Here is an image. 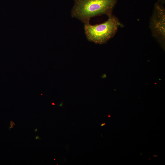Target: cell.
Wrapping results in <instances>:
<instances>
[{
    "instance_id": "cell-2",
    "label": "cell",
    "mask_w": 165,
    "mask_h": 165,
    "mask_svg": "<svg viewBox=\"0 0 165 165\" xmlns=\"http://www.w3.org/2000/svg\"><path fill=\"white\" fill-rule=\"evenodd\" d=\"M108 17L106 21L99 24H84L85 33L88 41L102 44L114 36L121 23L118 18L112 14Z\"/></svg>"
},
{
    "instance_id": "cell-7",
    "label": "cell",
    "mask_w": 165,
    "mask_h": 165,
    "mask_svg": "<svg viewBox=\"0 0 165 165\" xmlns=\"http://www.w3.org/2000/svg\"><path fill=\"white\" fill-rule=\"evenodd\" d=\"M105 123H103L102 124H101V126H104V125H105Z\"/></svg>"
},
{
    "instance_id": "cell-8",
    "label": "cell",
    "mask_w": 165,
    "mask_h": 165,
    "mask_svg": "<svg viewBox=\"0 0 165 165\" xmlns=\"http://www.w3.org/2000/svg\"><path fill=\"white\" fill-rule=\"evenodd\" d=\"M38 130V129L37 128L35 129V130H34L35 132H36Z\"/></svg>"
},
{
    "instance_id": "cell-1",
    "label": "cell",
    "mask_w": 165,
    "mask_h": 165,
    "mask_svg": "<svg viewBox=\"0 0 165 165\" xmlns=\"http://www.w3.org/2000/svg\"><path fill=\"white\" fill-rule=\"evenodd\" d=\"M71 11L72 17L79 19L84 24L90 22L94 17L112 15L118 0H74Z\"/></svg>"
},
{
    "instance_id": "cell-3",
    "label": "cell",
    "mask_w": 165,
    "mask_h": 165,
    "mask_svg": "<svg viewBox=\"0 0 165 165\" xmlns=\"http://www.w3.org/2000/svg\"><path fill=\"white\" fill-rule=\"evenodd\" d=\"M149 27L152 35L163 47L165 42V8L164 5L157 1L154 5Z\"/></svg>"
},
{
    "instance_id": "cell-5",
    "label": "cell",
    "mask_w": 165,
    "mask_h": 165,
    "mask_svg": "<svg viewBox=\"0 0 165 165\" xmlns=\"http://www.w3.org/2000/svg\"><path fill=\"white\" fill-rule=\"evenodd\" d=\"M10 125L11 127H10V128H13V125H15V124L14 123V122L12 121H10Z\"/></svg>"
},
{
    "instance_id": "cell-6",
    "label": "cell",
    "mask_w": 165,
    "mask_h": 165,
    "mask_svg": "<svg viewBox=\"0 0 165 165\" xmlns=\"http://www.w3.org/2000/svg\"><path fill=\"white\" fill-rule=\"evenodd\" d=\"M35 138L36 140H37V139L40 140L41 139V138H40V137L38 135H37L36 136V137Z\"/></svg>"
},
{
    "instance_id": "cell-10",
    "label": "cell",
    "mask_w": 165,
    "mask_h": 165,
    "mask_svg": "<svg viewBox=\"0 0 165 165\" xmlns=\"http://www.w3.org/2000/svg\"><path fill=\"white\" fill-rule=\"evenodd\" d=\"M110 117V115H108V117Z\"/></svg>"
},
{
    "instance_id": "cell-4",
    "label": "cell",
    "mask_w": 165,
    "mask_h": 165,
    "mask_svg": "<svg viewBox=\"0 0 165 165\" xmlns=\"http://www.w3.org/2000/svg\"><path fill=\"white\" fill-rule=\"evenodd\" d=\"M157 2L163 5L165 3V0H157Z\"/></svg>"
},
{
    "instance_id": "cell-9",
    "label": "cell",
    "mask_w": 165,
    "mask_h": 165,
    "mask_svg": "<svg viewBox=\"0 0 165 165\" xmlns=\"http://www.w3.org/2000/svg\"><path fill=\"white\" fill-rule=\"evenodd\" d=\"M52 105H55V104H54V103H52Z\"/></svg>"
}]
</instances>
